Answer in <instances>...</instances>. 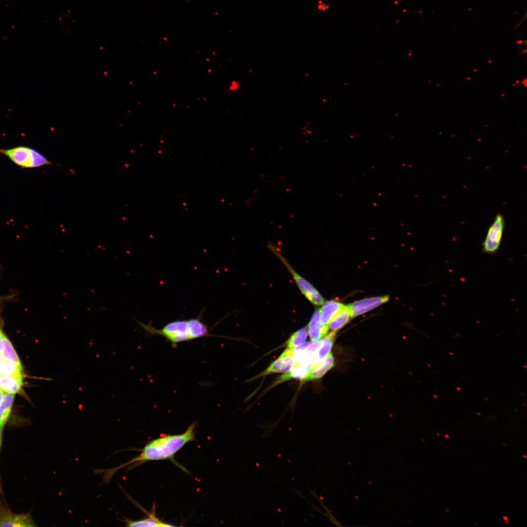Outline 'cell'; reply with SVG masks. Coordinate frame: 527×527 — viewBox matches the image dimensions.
I'll use <instances>...</instances> for the list:
<instances>
[{
    "label": "cell",
    "mask_w": 527,
    "mask_h": 527,
    "mask_svg": "<svg viewBox=\"0 0 527 527\" xmlns=\"http://www.w3.org/2000/svg\"><path fill=\"white\" fill-rule=\"evenodd\" d=\"M2 355L6 360L14 362L19 365H21L18 354L15 350L11 343L5 335H4L3 339Z\"/></svg>",
    "instance_id": "44dd1931"
},
{
    "label": "cell",
    "mask_w": 527,
    "mask_h": 527,
    "mask_svg": "<svg viewBox=\"0 0 527 527\" xmlns=\"http://www.w3.org/2000/svg\"><path fill=\"white\" fill-rule=\"evenodd\" d=\"M196 426L194 422L183 433L164 435L151 440L143 448L137 449L140 453L129 461L113 468L95 469V473L101 475L102 483L108 484L115 473L124 467L129 471L149 461L170 460L174 462L175 455L186 444L195 439Z\"/></svg>",
    "instance_id": "6da1fadb"
},
{
    "label": "cell",
    "mask_w": 527,
    "mask_h": 527,
    "mask_svg": "<svg viewBox=\"0 0 527 527\" xmlns=\"http://www.w3.org/2000/svg\"><path fill=\"white\" fill-rule=\"evenodd\" d=\"M22 385L21 375L1 376L0 377V389L7 393L18 392Z\"/></svg>",
    "instance_id": "5bb4252c"
},
{
    "label": "cell",
    "mask_w": 527,
    "mask_h": 527,
    "mask_svg": "<svg viewBox=\"0 0 527 527\" xmlns=\"http://www.w3.org/2000/svg\"><path fill=\"white\" fill-rule=\"evenodd\" d=\"M14 394L6 392L0 405V426L3 427L10 414Z\"/></svg>",
    "instance_id": "ac0fdd59"
},
{
    "label": "cell",
    "mask_w": 527,
    "mask_h": 527,
    "mask_svg": "<svg viewBox=\"0 0 527 527\" xmlns=\"http://www.w3.org/2000/svg\"><path fill=\"white\" fill-rule=\"evenodd\" d=\"M2 430H3V427L0 426V447H1V442H2Z\"/></svg>",
    "instance_id": "d4e9b609"
},
{
    "label": "cell",
    "mask_w": 527,
    "mask_h": 527,
    "mask_svg": "<svg viewBox=\"0 0 527 527\" xmlns=\"http://www.w3.org/2000/svg\"><path fill=\"white\" fill-rule=\"evenodd\" d=\"M335 365L334 358L330 352L322 361L316 365L304 378L303 381H308L322 377Z\"/></svg>",
    "instance_id": "7c38bea8"
},
{
    "label": "cell",
    "mask_w": 527,
    "mask_h": 527,
    "mask_svg": "<svg viewBox=\"0 0 527 527\" xmlns=\"http://www.w3.org/2000/svg\"><path fill=\"white\" fill-rule=\"evenodd\" d=\"M320 309H317L313 314L308 325V333L312 341H317L325 336L329 328L327 324L321 323Z\"/></svg>",
    "instance_id": "30bf717a"
},
{
    "label": "cell",
    "mask_w": 527,
    "mask_h": 527,
    "mask_svg": "<svg viewBox=\"0 0 527 527\" xmlns=\"http://www.w3.org/2000/svg\"><path fill=\"white\" fill-rule=\"evenodd\" d=\"M336 337V332L331 331L321 340V345L312 360V369L330 353Z\"/></svg>",
    "instance_id": "8fae6325"
},
{
    "label": "cell",
    "mask_w": 527,
    "mask_h": 527,
    "mask_svg": "<svg viewBox=\"0 0 527 527\" xmlns=\"http://www.w3.org/2000/svg\"><path fill=\"white\" fill-rule=\"evenodd\" d=\"M436 85V86L438 87V86H439L440 85L439 84H437Z\"/></svg>",
    "instance_id": "836d02e7"
},
{
    "label": "cell",
    "mask_w": 527,
    "mask_h": 527,
    "mask_svg": "<svg viewBox=\"0 0 527 527\" xmlns=\"http://www.w3.org/2000/svg\"><path fill=\"white\" fill-rule=\"evenodd\" d=\"M307 331L306 327L293 333L287 340V347L293 348L304 344L306 340Z\"/></svg>",
    "instance_id": "ffe728a7"
},
{
    "label": "cell",
    "mask_w": 527,
    "mask_h": 527,
    "mask_svg": "<svg viewBox=\"0 0 527 527\" xmlns=\"http://www.w3.org/2000/svg\"><path fill=\"white\" fill-rule=\"evenodd\" d=\"M4 334L0 328V354H2Z\"/></svg>",
    "instance_id": "603a6c76"
},
{
    "label": "cell",
    "mask_w": 527,
    "mask_h": 527,
    "mask_svg": "<svg viewBox=\"0 0 527 527\" xmlns=\"http://www.w3.org/2000/svg\"><path fill=\"white\" fill-rule=\"evenodd\" d=\"M147 516L141 520H132L124 518L122 520L125 523V526L127 527H164L173 526L170 524L162 522L157 518L155 514V511L151 513L147 512Z\"/></svg>",
    "instance_id": "4fadbf2b"
},
{
    "label": "cell",
    "mask_w": 527,
    "mask_h": 527,
    "mask_svg": "<svg viewBox=\"0 0 527 527\" xmlns=\"http://www.w3.org/2000/svg\"><path fill=\"white\" fill-rule=\"evenodd\" d=\"M238 87H239V82H238L237 81H233L232 82V83L231 84V86H230L229 89L231 90H236V89H238Z\"/></svg>",
    "instance_id": "cb8c5ba5"
},
{
    "label": "cell",
    "mask_w": 527,
    "mask_h": 527,
    "mask_svg": "<svg viewBox=\"0 0 527 527\" xmlns=\"http://www.w3.org/2000/svg\"><path fill=\"white\" fill-rule=\"evenodd\" d=\"M270 248L278 256L292 275L297 286L302 293L313 304L319 305L324 302V299L318 291L307 280L300 276L288 263L284 257L271 245Z\"/></svg>",
    "instance_id": "277c9868"
},
{
    "label": "cell",
    "mask_w": 527,
    "mask_h": 527,
    "mask_svg": "<svg viewBox=\"0 0 527 527\" xmlns=\"http://www.w3.org/2000/svg\"><path fill=\"white\" fill-rule=\"evenodd\" d=\"M321 345V341L309 342L293 348V365L311 366L313 358Z\"/></svg>",
    "instance_id": "8992f818"
},
{
    "label": "cell",
    "mask_w": 527,
    "mask_h": 527,
    "mask_svg": "<svg viewBox=\"0 0 527 527\" xmlns=\"http://www.w3.org/2000/svg\"><path fill=\"white\" fill-rule=\"evenodd\" d=\"M388 300L387 296L373 297L354 302L347 306L353 318L375 308Z\"/></svg>",
    "instance_id": "ba28073f"
},
{
    "label": "cell",
    "mask_w": 527,
    "mask_h": 527,
    "mask_svg": "<svg viewBox=\"0 0 527 527\" xmlns=\"http://www.w3.org/2000/svg\"><path fill=\"white\" fill-rule=\"evenodd\" d=\"M470 79H471V78H470V77H467V78H466V80H470Z\"/></svg>",
    "instance_id": "1f68e13d"
},
{
    "label": "cell",
    "mask_w": 527,
    "mask_h": 527,
    "mask_svg": "<svg viewBox=\"0 0 527 527\" xmlns=\"http://www.w3.org/2000/svg\"><path fill=\"white\" fill-rule=\"evenodd\" d=\"M523 456H524V457L525 458H527V457H526V455H523Z\"/></svg>",
    "instance_id": "d590c367"
},
{
    "label": "cell",
    "mask_w": 527,
    "mask_h": 527,
    "mask_svg": "<svg viewBox=\"0 0 527 527\" xmlns=\"http://www.w3.org/2000/svg\"><path fill=\"white\" fill-rule=\"evenodd\" d=\"M519 82H520V80H516V81H515V83H516V84H517V83H519Z\"/></svg>",
    "instance_id": "83f0119b"
},
{
    "label": "cell",
    "mask_w": 527,
    "mask_h": 527,
    "mask_svg": "<svg viewBox=\"0 0 527 527\" xmlns=\"http://www.w3.org/2000/svg\"><path fill=\"white\" fill-rule=\"evenodd\" d=\"M312 369L311 366L293 365L291 369L278 378L275 385L283 383L290 379L303 380L306 375Z\"/></svg>",
    "instance_id": "2e32d148"
},
{
    "label": "cell",
    "mask_w": 527,
    "mask_h": 527,
    "mask_svg": "<svg viewBox=\"0 0 527 527\" xmlns=\"http://www.w3.org/2000/svg\"><path fill=\"white\" fill-rule=\"evenodd\" d=\"M505 228L503 216L497 214L489 227L483 243V251L488 254H494L498 250L502 241Z\"/></svg>",
    "instance_id": "5b68a950"
},
{
    "label": "cell",
    "mask_w": 527,
    "mask_h": 527,
    "mask_svg": "<svg viewBox=\"0 0 527 527\" xmlns=\"http://www.w3.org/2000/svg\"><path fill=\"white\" fill-rule=\"evenodd\" d=\"M477 70H478L477 69L475 68V69H473L472 71L475 72H477Z\"/></svg>",
    "instance_id": "4dcf8cb0"
},
{
    "label": "cell",
    "mask_w": 527,
    "mask_h": 527,
    "mask_svg": "<svg viewBox=\"0 0 527 527\" xmlns=\"http://www.w3.org/2000/svg\"><path fill=\"white\" fill-rule=\"evenodd\" d=\"M0 154L6 156L21 168H34L52 164L51 162L39 151L27 146L0 148Z\"/></svg>",
    "instance_id": "3957f363"
},
{
    "label": "cell",
    "mask_w": 527,
    "mask_h": 527,
    "mask_svg": "<svg viewBox=\"0 0 527 527\" xmlns=\"http://www.w3.org/2000/svg\"><path fill=\"white\" fill-rule=\"evenodd\" d=\"M22 367L14 362L9 361L0 354V376L18 375L21 374Z\"/></svg>",
    "instance_id": "d6986e66"
},
{
    "label": "cell",
    "mask_w": 527,
    "mask_h": 527,
    "mask_svg": "<svg viewBox=\"0 0 527 527\" xmlns=\"http://www.w3.org/2000/svg\"><path fill=\"white\" fill-rule=\"evenodd\" d=\"M3 396H4L3 391L1 389H0V405L1 404L2 400L3 399Z\"/></svg>",
    "instance_id": "484cf974"
},
{
    "label": "cell",
    "mask_w": 527,
    "mask_h": 527,
    "mask_svg": "<svg viewBox=\"0 0 527 527\" xmlns=\"http://www.w3.org/2000/svg\"><path fill=\"white\" fill-rule=\"evenodd\" d=\"M351 318V316L347 306L344 305L328 324L329 330L332 332H336L346 324Z\"/></svg>",
    "instance_id": "e0dca14e"
},
{
    "label": "cell",
    "mask_w": 527,
    "mask_h": 527,
    "mask_svg": "<svg viewBox=\"0 0 527 527\" xmlns=\"http://www.w3.org/2000/svg\"><path fill=\"white\" fill-rule=\"evenodd\" d=\"M516 84H516V83H515V82H514V83H512V84H511V85H512V86H516Z\"/></svg>",
    "instance_id": "f1b7e54d"
},
{
    "label": "cell",
    "mask_w": 527,
    "mask_h": 527,
    "mask_svg": "<svg viewBox=\"0 0 527 527\" xmlns=\"http://www.w3.org/2000/svg\"><path fill=\"white\" fill-rule=\"evenodd\" d=\"M492 61L491 60H489L487 61L488 63H491V62H492Z\"/></svg>",
    "instance_id": "f546056e"
},
{
    "label": "cell",
    "mask_w": 527,
    "mask_h": 527,
    "mask_svg": "<svg viewBox=\"0 0 527 527\" xmlns=\"http://www.w3.org/2000/svg\"><path fill=\"white\" fill-rule=\"evenodd\" d=\"M501 96H505V94L504 93H502V94H501Z\"/></svg>",
    "instance_id": "d6a6232c"
},
{
    "label": "cell",
    "mask_w": 527,
    "mask_h": 527,
    "mask_svg": "<svg viewBox=\"0 0 527 527\" xmlns=\"http://www.w3.org/2000/svg\"><path fill=\"white\" fill-rule=\"evenodd\" d=\"M202 313L201 312L197 318L171 321L160 329L156 328L150 324L143 323L138 320L136 322L148 334L159 335L173 345H176L211 335L209 327L202 320Z\"/></svg>",
    "instance_id": "7a4b0ae2"
},
{
    "label": "cell",
    "mask_w": 527,
    "mask_h": 527,
    "mask_svg": "<svg viewBox=\"0 0 527 527\" xmlns=\"http://www.w3.org/2000/svg\"><path fill=\"white\" fill-rule=\"evenodd\" d=\"M293 365L291 348H287L280 357L256 378L273 373H286L289 371Z\"/></svg>",
    "instance_id": "9c48e42d"
},
{
    "label": "cell",
    "mask_w": 527,
    "mask_h": 527,
    "mask_svg": "<svg viewBox=\"0 0 527 527\" xmlns=\"http://www.w3.org/2000/svg\"><path fill=\"white\" fill-rule=\"evenodd\" d=\"M445 436H446V438H448V436L447 435H445Z\"/></svg>",
    "instance_id": "e575fe53"
},
{
    "label": "cell",
    "mask_w": 527,
    "mask_h": 527,
    "mask_svg": "<svg viewBox=\"0 0 527 527\" xmlns=\"http://www.w3.org/2000/svg\"><path fill=\"white\" fill-rule=\"evenodd\" d=\"M344 305L341 303L334 300L324 302L322 308L320 309L321 323L324 324H328L330 320Z\"/></svg>",
    "instance_id": "9a60e30c"
},
{
    "label": "cell",
    "mask_w": 527,
    "mask_h": 527,
    "mask_svg": "<svg viewBox=\"0 0 527 527\" xmlns=\"http://www.w3.org/2000/svg\"><path fill=\"white\" fill-rule=\"evenodd\" d=\"M522 85L525 87H527V78H525L521 81H520Z\"/></svg>",
    "instance_id": "4316f807"
},
{
    "label": "cell",
    "mask_w": 527,
    "mask_h": 527,
    "mask_svg": "<svg viewBox=\"0 0 527 527\" xmlns=\"http://www.w3.org/2000/svg\"><path fill=\"white\" fill-rule=\"evenodd\" d=\"M317 8L320 10L325 11L329 9V6L327 3L320 0L318 2Z\"/></svg>",
    "instance_id": "7402d4cb"
},
{
    "label": "cell",
    "mask_w": 527,
    "mask_h": 527,
    "mask_svg": "<svg viewBox=\"0 0 527 527\" xmlns=\"http://www.w3.org/2000/svg\"><path fill=\"white\" fill-rule=\"evenodd\" d=\"M36 526L30 513L16 514L6 509H0V527Z\"/></svg>",
    "instance_id": "52a82bcc"
}]
</instances>
